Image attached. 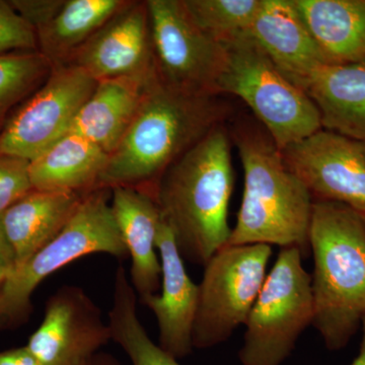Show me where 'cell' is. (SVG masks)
<instances>
[{
	"instance_id": "obj_1",
	"label": "cell",
	"mask_w": 365,
	"mask_h": 365,
	"mask_svg": "<svg viewBox=\"0 0 365 365\" xmlns=\"http://www.w3.org/2000/svg\"><path fill=\"white\" fill-rule=\"evenodd\" d=\"M232 108L220 95L176 90L157 72L121 143L98 178L97 189L130 186L153 192L160 178L190 148L225 124Z\"/></svg>"
},
{
	"instance_id": "obj_2",
	"label": "cell",
	"mask_w": 365,
	"mask_h": 365,
	"mask_svg": "<svg viewBox=\"0 0 365 365\" xmlns=\"http://www.w3.org/2000/svg\"><path fill=\"white\" fill-rule=\"evenodd\" d=\"M234 181L232 140L223 124L173 163L153 187L151 194L185 260L204 267L227 246Z\"/></svg>"
},
{
	"instance_id": "obj_3",
	"label": "cell",
	"mask_w": 365,
	"mask_h": 365,
	"mask_svg": "<svg viewBox=\"0 0 365 365\" xmlns=\"http://www.w3.org/2000/svg\"><path fill=\"white\" fill-rule=\"evenodd\" d=\"M314 257V329L331 351L346 347L365 318V222L353 209L314 201L309 235Z\"/></svg>"
},
{
	"instance_id": "obj_4",
	"label": "cell",
	"mask_w": 365,
	"mask_h": 365,
	"mask_svg": "<svg viewBox=\"0 0 365 365\" xmlns=\"http://www.w3.org/2000/svg\"><path fill=\"white\" fill-rule=\"evenodd\" d=\"M234 140L245 187L227 246L274 245L307 254L314 205L309 190L287 167L267 131L242 127Z\"/></svg>"
},
{
	"instance_id": "obj_5",
	"label": "cell",
	"mask_w": 365,
	"mask_h": 365,
	"mask_svg": "<svg viewBox=\"0 0 365 365\" xmlns=\"http://www.w3.org/2000/svg\"><path fill=\"white\" fill-rule=\"evenodd\" d=\"M110 189L83 194L76 213L56 237L9 274L0 290V330L23 325L33 312L36 288L59 269L91 254L128 257L113 215Z\"/></svg>"
},
{
	"instance_id": "obj_6",
	"label": "cell",
	"mask_w": 365,
	"mask_h": 365,
	"mask_svg": "<svg viewBox=\"0 0 365 365\" xmlns=\"http://www.w3.org/2000/svg\"><path fill=\"white\" fill-rule=\"evenodd\" d=\"M227 62L217 93L244 101L282 151L322 130L317 106L292 83L249 33L227 43Z\"/></svg>"
},
{
	"instance_id": "obj_7",
	"label": "cell",
	"mask_w": 365,
	"mask_h": 365,
	"mask_svg": "<svg viewBox=\"0 0 365 365\" xmlns=\"http://www.w3.org/2000/svg\"><path fill=\"white\" fill-rule=\"evenodd\" d=\"M297 248L280 250L245 324L241 365H282L313 324L312 275Z\"/></svg>"
},
{
	"instance_id": "obj_8",
	"label": "cell",
	"mask_w": 365,
	"mask_h": 365,
	"mask_svg": "<svg viewBox=\"0 0 365 365\" xmlns=\"http://www.w3.org/2000/svg\"><path fill=\"white\" fill-rule=\"evenodd\" d=\"M268 245L225 246L204 266L192 343L208 349L227 342L245 325L266 279Z\"/></svg>"
},
{
	"instance_id": "obj_9",
	"label": "cell",
	"mask_w": 365,
	"mask_h": 365,
	"mask_svg": "<svg viewBox=\"0 0 365 365\" xmlns=\"http://www.w3.org/2000/svg\"><path fill=\"white\" fill-rule=\"evenodd\" d=\"M146 4L158 78L176 90L218 95L225 45L195 25L182 0H148Z\"/></svg>"
},
{
	"instance_id": "obj_10",
	"label": "cell",
	"mask_w": 365,
	"mask_h": 365,
	"mask_svg": "<svg viewBox=\"0 0 365 365\" xmlns=\"http://www.w3.org/2000/svg\"><path fill=\"white\" fill-rule=\"evenodd\" d=\"M97 81L72 64L53 66L44 85L0 133V155L32 162L71 130Z\"/></svg>"
},
{
	"instance_id": "obj_11",
	"label": "cell",
	"mask_w": 365,
	"mask_h": 365,
	"mask_svg": "<svg viewBox=\"0 0 365 365\" xmlns=\"http://www.w3.org/2000/svg\"><path fill=\"white\" fill-rule=\"evenodd\" d=\"M282 153L314 201L343 204L365 216V143L322 129Z\"/></svg>"
},
{
	"instance_id": "obj_12",
	"label": "cell",
	"mask_w": 365,
	"mask_h": 365,
	"mask_svg": "<svg viewBox=\"0 0 365 365\" xmlns=\"http://www.w3.org/2000/svg\"><path fill=\"white\" fill-rule=\"evenodd\" d=\"M111 340L109 324L85 290L64 285L46 302L26 346L43 365H83Z\"/></svg>"
},
{
	"instance_id": "obj_13",
	"label": "cell",
	"mask_w": 365,
	"mask_h": 365,
	"mask_svg": "<svg viewBox=\"0 0 365 365\" xmlns=\"http://www.w3.org/2000/svg\"><path fill=\"white\" fill-rule=\"evenodd\" d=\"M96 81L155 71L148 4L131 1L67 60ZM66 64V63H64Z\"/></svg>"
},
{
	"instance_id": "obj_14",
	"label": "cell",
	"mask_w": 365,
	"mask_h": 365,
	"mask_svg": "<svg viewBox=\"0 0 365 365\" xmlns=\"http://www.w3.org/2000/svg\"><path fill=\"white\" fill-rule=\"evenodd\" d=\"M157 248L162 265V292L140 299L155 314L158 345L175 359H182L193 351L192 334L198 304V284L190 278L180 254L174 232L160 220Z\"/></svg>"
},
{
	"instance_id": "obj_15",
	"label": "cell",
	"mask_w": 365,
	"mask_h": 365,
	"mask_svg": "<svg viewBox=\"0 0 365 365\" xmlns=\"http://www.w3.org/2000/svg\"><path fill=\"white\" fill-rule=\"evenodd\" d=\"M249 34L299 88L316 69L327 64L294 0H262Z\"/></svg>"
},
{
	"instance_id": "obj_16",
	"label": "cell",
	"mask_w": 365,
	"mask_h": 365,
	"mask_svg": "<svg viewBox=\"0 0 365 365\" xmlns=\"http://www.w3.org/2000/svg\"><path fill=\"white\" fill-rule=\"evenodd\" d=\"M112 192L111 209L132 265L130 282L139 299L157 294L162 284L157 237L162 215L148 190L119 186Z\"/></svg>"
},
{
	"instance_id": "obj_17",
	"label": "cell",
	"mask_w": 365,
	"mask_h": 365,
	"mask_svg": "<svg viewBox=\"0 0 365 365\" xmlns=\"http://www.w3.org/2000/svg\"><path fill=\"white\" fill-rule=\"evenodd\" d=\"M155 72L146 76H120L97 81L68 133L85 137L111 155L130 126L148 81Z\"/></svg>"
},
{
	"instance_id": "obj_18",
	"label": "cell",
	"mask_w": 365,
	"mask_h": 365,
	"mask_svg": "<svg viewBox=\"0 0 365 365\" xmlns=\"http://www.w3.org/2000/svg\"><path fill=\"white\" fill-rule=\"evenodd\" d=\"M325 130L365 143V61L324 64L300 86Z\"/></svg>"
},
{
	"instance_id": "obj_19",
	"label": "cell",
	"mask_w": 365,
	"mask_h": 365,
	"mask_svg": "<svg viewBox=\"0 0 365 365\" xmlns=\"http://www.w3.org/2000/svg\"><path fill=\"white\" fill-rule=\"evenodd\" d=\"M83 197L78 192L32 190L0 216L16 268L60 234Z\"/></svg>"
},
{
	"instance_id": "obj_20",
	"label": "cell",
	"mask_w": 365,
	"mask_h": 365,
	"mask_svg": "<svg viewBox=\"0 0 365 365\" xmlns=\"http://www.w3.org/2000/svg\"><path fill=\"white\" fill-rule=\"evenodd\" d=\"M327 63L365 61V0H294Z\"/></svg>"
},
{
	"instance_id": "obj_21",
	"label": "cell",
	"mask_w": 365,
	"mask_h": 365,
	"mask_svg": "<svg viewBox=\"0 0 365 365\" xmlns=\"http://www.w3.org/2000/svg\"><path fill=\"white\" fill-rule=\"evenodd\" d=\"M110 155L78 134L68 133L30 162L34 190L85 194L96 190Z\"/></svg>"
},
{
	"instance_id": "obj_22",
	"label": "cell",
	"mask_w": 365,
	"mask_h": 365,
	"mask_svg": "<svg viewBox=\"0 0 365 365\" xmlns=\"http://www.w3.org/2000/svg\"><path fill=\"white\" fill-rule=\"evenodd\" d=\"M131 1L68 0L51 21L38 29L39 51L53 66L66 63L72 54Z\"/></svg>"
},
{
	"instance_id": "obj_23",
	"label": "cell",
	"mask_w": 365,
	"mask_h": 365,
	"mask_svg": "<svg viewBox=\"0 0 365 365\" xmlns=\"http://www.w3.org/2000/svg\"><path fill=\"white\" fill-rule=\"evenodd\" d=\"M112 341L119 345L132 365H182L150 339L137 314V294L123 266L118 267L109 311Z\"/></svg>"
},
{
	"instance_id": "obj_24",
	"label": "cell",
	"mask_w": 365,
	"mask_h": 365,
	"mask_svg": "<svg viewBox=\"0 0 365 365\" xmlns=\"http://www.w3.org/2000/svg\"><path fill=\"white\" fill-rule=\"evenodd\" d=\"M182 4L199 29L227 44L249 33L262 0H182Z\"/></svg>"
},
{
	"instance_id": "obj_25",
	"label": "cell",
	"mask_w": 365,
	"mask_h": 365,
	"mask_svg": "<svg viewBox=\"0 0 365 365\" xmlns=\"http://www.w3.org/2000/svg\"><path fill=\"white\" fill-rule=\"evenodd\" d=\"M52 64L40 51L0 54V123L6 113L49 76Z\"/></svg>"
},
{
	"instance_id": "obj_26",
	"label": "cell",
	"mask_w": 365,
	"mask_h": 365,
	"mask_svg": "<svg viewBox=\"0 0 365 365\" xmlns=\"http://www.w3.org/2000/svg\"><path fill=\"white\" fill-rule=\"evenodd\" d=\"M39 51L37 33L9 1L0 0V54Z\"/></svg>"
},
{
	"instance_id": "obj_27",
	"label": "cell",
	"mask_w": 365,
	"mask_h": 365,
	"mask_svg": "<svg viewBox=\"0 0 365 365\" xmlns=\"http://www.w3.org/2000/svg\"><path fill=\"white\" fill-rule=\"evenodd\" d=\"M29 165L24 158L0 155V216L34 190Z\"/></svg>"
},
{
	"instance_id": "obj_28",
	"label": "cell",
	"mask_w": 365,
	"mask_h": 365,
	"mask_svg": "<svg viewBox=\"0 0 365 365\" xmlns=\"http://www.w3.org/2000/svg\"><path fill=\"white\" fill-rule=\"evenodd\" d=\"M19 14L35 29L42 28L56 16L64 6L63 0H14L9 1Z\"/></svg>"
},
{
	"instance_id": "obj_29",
	"label": "cell",
	"mask_w": 365,
	"mask_h": 365,
	"mask_svg": "<svg viewBox=\"0 0 365 365\" xmlns=\"http://www.w3.org/2000/svg\"><path fill=\"white\" fill-rule=\"evenodd\" d=\"M0 365H43L26 346L0 351Z\"/></svg>"
},
{
	"instance_id": "obj_30",
	"label": "cell",
	"mask_w": 365,
	"mask_h": 365,
	"mask_svg": "<svg viewBox=\"0 0 365 365\" xmlns=\"http://www.w3.org/2000/svg\"><path fill=\"white\" fill-rule=\"evenodd\" d=\"M16 268L14 250L7 240L6 232L0 222V271L11 274Z\"/></svg>"
},
{
	"instance_id": "obj_31",
	"label": "cell",
	"mask_w": 365,
	"mask_h": 365,
	"mask_svg": "<svg viewBox=\"0 0 365 365\" xmlns=\"http://www.w3.org/2000/svg\"><path fill=\"white\" fill-rule=\"evenodd\" d=\"M83 365H123L111 353L98 352Z\"/></svg>"
},
{
	"instance_id": "obj_32",
	"label": "cell",
	"mask_w": 365,
	"mask_h": 365,
	"mask_svg": "<svg viewBox=\"0 0 365 365\" xmlns=\"http://www.w3.org/2000/svg\"><path fill=\"white\" fill-rule=\"evenodd\" d=\"M361 330L362 339L361 344H360L359 353L356 359L353 360L352 364L350 365H365V318L364 321H362Z\"/></svg>"
},
{
	"instance_id": "obj_33",
	"label": "cell",
	"mask_w": 365,
	"mask_h": 365,
	"mask_svg": "<svg viewBox=\"0 0 365 365\" xmlns=\"http://www.w3.org/2000/svg\"><path fill=\"white\" fill-rule=\"evenodd\" d=\"M7 276H9V274L1 272V271H0V290H1L2 285H4V281H6Z\"/></svg>"
},
{
	"instance_id": "obj_34",
	"label": "cell",
	"mask_w": 365,
	"mask_h": 365,
	"mask_svg": "<svg viewBox=\"0 0 365 365\" xmlns=\"http://www.w3.org/2000/svg\"><path fill=\"white\" fill-rule=\"evenodd\" d=\"M362 217H364V222H365V216H362Z\"/></svg>"
}]
</instances>
